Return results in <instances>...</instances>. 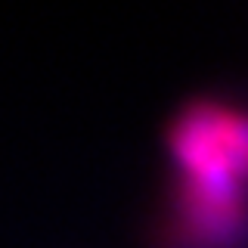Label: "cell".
<instances>
[{"label": "cell", "instance_id": "obj_1", "mask_svg": "<svg viewBox=\"0 0 248 248\" xmlns=\"http://www.w3.org/2000/svg\"><path fill=\"white\" fill-rule=\"evenodd\" d=\"M174 248H230L248 223V112L199 103L170 137Z\"/></svg>", "mask_w": 248, "mask_h": 248}]
</instances>
